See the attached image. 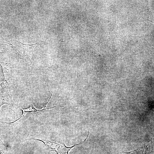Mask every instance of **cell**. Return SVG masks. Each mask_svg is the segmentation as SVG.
I'll return each mask as SVG.
<instances>
[{"label":"cell","mask_w":154,"mask_h":154,"mask_svg":"<svg viewBox=\"0 0 154 154\" xmlns=\"http://www.w3.org/2000/svg\"><path fill=\"white\" fill-rule=\"evenodd\" d=\"M6 86L4 82L0 84V108L4 104H8L12 106L14 104Z\"/></svg>","instance_id":"cell-2"},{"label":"cell","mask_w":154,"mask_h":154,"mask_svg":"<svg viewBox=\"0 0 154 154\" xmlns=\"http://www.w3.org/2000/svg\"><path fill=\"white\" fill-rule=\"evenodd\" d=\"M89 133V130L87 136L84 141L69 147H66L64 143H59L50 141L40 134L36 135H30L26 138V140L34 139L39 140L44 143L46 148L48 150L54 151L57 154H68V152L72 148L82 144L86 141L88 136Z\"/></svg>","instance_id":"cell-1"},{"label":"cell","mask_w":154,"mask_h":154,"mask_svg":"<svg viewBox=\"0 0 154 154\" xmlns=\"http://www.w3.org/2000/svg\"><path fill=\"white\" fill-rule=\"evenodd\" d=\"M59 107L57 106H54L53 107H51L50 108L46 109H42L40 110H38L35 108L34 106L32 104L30 106L27 108L25 109H21V110H22L23 112V114H24L26 112H37L38 111H42L44 110H46L47 109H48L51 108H52L54 107Z\"/></svg>","instance_id":"cell-3"}]
</instances>
